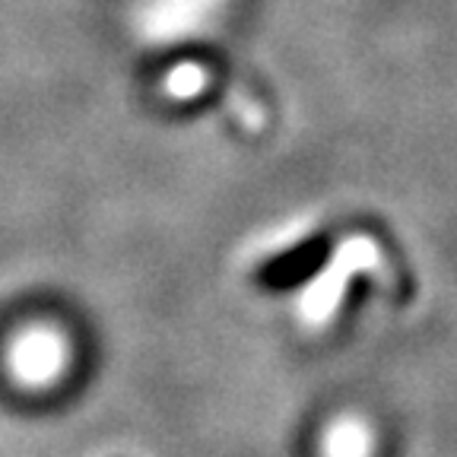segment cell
Listing matches in <instances>:
<instances>
[{
	"label": "cell",
	"mask_w": 457,
	"mask_h": 457,
	"mask_svg": "<svg viewBox=\"0 0 457 457\" xmlns=\"http://www.w3.org/2000/svg\"><path fill=\"white\" fill-rule=\"evenodd\" d=\"M328 257H330L328 242L324 238H312V242L267 261L257 270V283L264 286V289H295V286L308 283L314 273L321 270Z\"/></svg>",
	"instance_id": "cell-1"
},
{
	"label": "cell",
	"mask_w": 457,
	"mask_h": 457,
	"mask_svg": "<svg viewBox=\"0 0 457 457\" xmlns=\"http://www.w3.org/2000/svg\"><path fill=\"white\" fill-rule=\"evenodd\" d=\"M330 457H365V432L353 422H343L330 432L328 442Z\"/></svg>",
	"instance_id": "cell-2"
}]
</instances>
